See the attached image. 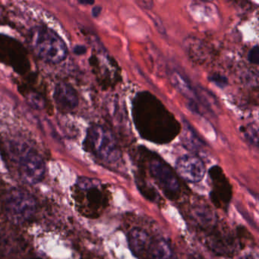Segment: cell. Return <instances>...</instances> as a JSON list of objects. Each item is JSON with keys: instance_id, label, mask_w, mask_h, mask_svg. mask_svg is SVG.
Segmentation results:
<instances>
[{"instance_id": "cell-18", "label": "cell", "mask_w": 259, "mask_h": 259, "mask_svg": "<svg viewBox=\"0 0 259 259\" xmlns=\"http://www.w3.org/2000/svg\"><path fill=\"white\" fill-rule=\"evenodd\" d=\"M86 52V48H84V46H77L75 48V53L76 54H78V55H81V54H84V53Z\"/></svg>"}, {"instance_id": "cell-5", "label": "cell", "mask_w": 259, "mask_h": 259, "mask_svg": "<svg viewBox=\"0 0 259 259\" xmlns=\"http://www.w3.org/2000/svg\"><path fill=\"white\" fill-rule=\"evenodd\" d=\"M149 171L166 197L176 199L180 196L181 192L180 181L170 166L162 160L154 159L150 162Z\"/></svg>"}, {"instance_id": "cell-20", "label": "cell", "mask_w": 259, "mask_h": 259, "mask_svg": "<svg viewBox=\"0 0 259 259\" xmlns=\"http://www.w3.org/2000/svg\"><path fill=\"white\" fill-rule=\"evenodd\" d=\"M79 3L81 4H86V5H92L95 4L94 1H79Z\"/></svg>"}, {"instance_id": "cell-7", "label": "cell", "mask_w": 259, "mask_h": 259, "mask_svg": "<svg viewBox=\"0 0 259 259\" xmlns=\"http://www.w3.org/2000/svg\"><path fill=\"white\" fill-rule=\"evenodd\" d=\"M212 189L210 200L218 208L227 210L233 196V189L227 179L220 169L214 168L210 172Z\"/></svg>"}, {"instance_id": "cell-9", "label": "cell", "mask_w": 259, "mask_h": 259, "mask_svg": "<svg viewBox=\"0 0 259 259\" xmlns=\"http://www.w3.org/2000/svg\"><path fill=\"white\" fill-rule=\"evenodd\" d=\"M54 98L57 107L62 111H72L78 105L76 92L72 86L66 83L61 82L57 84Z\"/></svg>"}, {"instance_id": "cell-11", "label": "cell", "mask_w": 259, "mask_h": 259, "mask_svg": "<svg viewBox=\"0 0 259 259\" xmlns=\"http://www.w3.org/2000/svg\"><path fill=\"white\" fill-rule=\"evenodd\" d=\"M141 259H174V253L167 241L152 237Z\"/></svg>"}, {"instance_id": "cell-6", "label": "cell", "mask_w": 259, "mask_h": 259, "mask_svg": "<svg viewBox=\"0 0 259 259\" xmlns=\"http://www.w3.org/2000/svg\"><path fill=\"white\" fill-rule=\"evenodd\" d=\"M21 177L29 184H37L44 179L45 163L41 156L32 149L21 151L18 155Z\"/></svg>"}, {"instance_id": "cell-21", "label": "cell", "mask_w": 259, "mask_h": 259, "mask_svg": "<svg viewBox=\"0 0 259 259\" xmlns=\"http://www.w3.org/2000/svg\"><path fill=\"white\" fill-rule=\"evenodd\" d=\"M245 259H251V258H245Z\"/></svg>"}, {"instance_id": "cell-14", "label": "cell", "mask_w": 259, "mask_h": 259, "mask_svg": "<svg viewBox=\"0 0 259 259\" xmlns=\"http://www.w3.org/2000/svg\"><path fill=\"white\" fill-rule=\"evenodd\" d=\"M27 100L28 103L36 109H43L45 107V101L43 97L39 95L38 93L35 92H31L29 95L27 96Z\"/></svg>"}, {"instance_id": "cell-10", "label": "cell", "mask_w": 259, "mask_h": 259, "mask_svg": "<svg viewBox=\"0 0 259 259\" xmlns=\"http://www.w3.org/2000/svg\"><path fill=\"white\" fill-rule=\"evenodd\" d=\"M192 221L201 230L210 232L218 227L216 215L206 205H198L192 209Z\"/></svg>"}, {"instance_id": "cell-15", "label": "cell", "mask_w": 259, "mask_h": 259, "mask_svg": "<svg viewBox=\"0 0 259 259\" xmlns=\"http://www.w3.org/2000/svg\"><path fill=\"white\" fill-rule=\"evenodd\" d=\"M248 61L253 64L257 65L259 62V49L258 47L256 45L248 53Z\"/></svg>"}, {"instance_id": "cell-8", "label": "cell", "mask_w": 259, "mask_h": 259, "mask_svg": "<svg viewBox=\"0 0 259 259\" xmlns=\"http://www.w3.org/2000/svg\"><path fill=\"white\" fill-rule=\"evenodd\" d=\"M179 177L190 183H197L204 178L206 169L204 162L195 155H183L176 163Z\"/></svg>"}, {"instance_id": "cell-16", "label": "cell", "mask_w": 259, "mask_h": 259, "mask_svg": "<svg viewBox=\"0 0 259 259\" xmlns=\"http://www.w3.org/2000/svg\"><path fill=\"white\" fill-rule=\"evenodd\" d=\"M210 80L215 84H219V85H224V84H227L226 78H224V77L221 76V75H213L210 78Z\"/></svg>"}, {"instance_id": "cell-17", "label": "cell", "mask_w": 259, "mask_h": 259, "mask_svg": "<svg viewBox=\"0 0 259 259\" xmlns=\"http://www.w3.org/2000/svg\"><path fill=\"white\" fill-rule=\"evenodd\" d=\"M139 4L147 10H151L153 7V2H150V1H143V2H139Z\"/></svg>"}, {"instance_id": "cell-1", "label": "cell", "mask_w": 259, "mask_h": 259, "mask_svg": "<svg viewBox=\"0 0 259 259\" xmlns=\"http://www.w3.org/2000/svg\"><path fill=\"white\" fill-rule=\"evenodd\" d=\"M28 40L36 55L47 63L57 64L67 57V48L61 37L53 30L44 26L30 31Z\"/></svg>"}, {"instance_id": "cell-2", "label": "cell", "mask_w": 259, "mask_h": 259, "mask_svg": "<svg viewBox=\"0 0 259 259\" xmlns=\"http://www.w3.org/2000/svg\"><path fill=\"white\" fill-rule=\"evenodd\" d=\"M88 142L92 152L103 161L113 163L120 159L119 145L110 130L102 125H95L88 132Z\"/></svg>"}, {"instance_id": "cell-12", "label": "cell", "mask_w": 259, "mask_h": 259, "mask_svg": "<svg viewBox=\"0 0 259 259\" xmlns=\"http://www.w3.org/2000/svg\"><path fill=\"white\" fill-rule=\"evenodd\" d=\"M151 236L146 230L142 228H134L128 233V242L132 252L138 258L141 259L151 239Z\"/></svg>"}, {"instance_id": "cell-4", "label": "cell", "mask_w": 259, "mask_h": 259, "mask_svg": "<svg viewBox=\"0 0 259 259\" xmlns=\"http://www.w3.org/2000/svg\"><path fill=\"white\" fill-rule=\"evenodd\" d=\"M78 189L83 192V205L86 215L95 216L101 213L107 205V196L101 189V183L94 179L80 178L77 183Z\"/></svg>"}, {"instance_id": "cell-3", "label": "cell", "mask_w": 259, "mask_h": 259, "mask_svg": "<svg viewBox=\"0 0 259 259\" xmlns=\"http://www.w3.org/2000/svg\"><path fill=\"white\" fill-rule=\"evenodd\" d=\"M6 212L9 219L16 224L28 222L37 211V202L28 192L13 189L6 198Z\"/></svg>"}, {"instance_id": "cell-19", "label": "cell", "mask_w": 259, "mask_h": 259, "mask_svg": "<svg viewBox=\"0 0 259 259\" xmlns=\"http://www.w3.org/2000/svg\"><path fill=\"white\" fill-rule=\"evenodd\" d=\"M101 10L102 9L101 7H94L93 10H92V15H93L94 17H98L101 14Z\"/></svg>"}, {"instance_id": "cell-13", "label": "cell", "mask_w": 259, "mask_h": 259, "mask_svg": "<svg viewBox=\"0 0 259 259\" xmlns=\"http://www.w3.org/2000/svg\"><path fill=\"white\" fill-rule=\"evenodd\" d=\"M171 80H172V84L176 86L177 89L180 91L182 93L186 95H192V92H191L190 87L189 84L186 83L185 81L184 78L177 73V72H174L172 74V77H171Z\"/></svg>"}]
</instances>
